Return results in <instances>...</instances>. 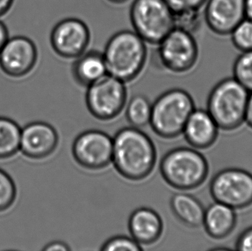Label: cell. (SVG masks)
<instances>
[{"mask_svg":"<svg viewBox=\"0 0 252 251\" xmlns=\"http://www.w3.org/2000/svg\"><path fill=\"white\" fill-rule=\"evenodd\" d=\"M157 162V150L151 139L139 128L120 130L113 139L112 163L126 179L142 181L151 175Z\"/></svg>","mask_w":252,"mask_h":251,"instance_id":"obj_1","label":"cell"},{"mask_svg":"<svg viewBox=\"0 0 252 251\" xmlns=\"http://www.w3.org/2000/svg\"><path fill=\"white\" fill-rule=\"evenodd\" d=\"M103 55L108 74L124 83L130 82L145 68L147 43L134 31L123 29L108 40Z\"/></svg>","mask_w":252,"mask_h":251,"instance_id":"obj_2","label":"cell"},{"mask_svg":"<svg viewBox=\"0 0 252 251\" xmlns=\"http://www.w3.org/2000/svg\"><path fill=\"white\" fill-rule=\"evenodd\" d=\"M250 92L235 78L219 81L207 99V112L219 129L232 131L245 122Z\"/></svg>","mask_w":252,"mask_h":251,"instance_id":"obj_3","label":"cell"},{"mask_svg":"<svg viewBox=\"0 0 252 251\" xmlns=\"http://www.w3.org/2000/svg\"><path fill=\"white\" fill-rule=\"evenodd\" d=\"M159 169L168 185L181 191H188L204 184L209 174V164L195 149L181 147L164 154Z\"/></svg>","mask_w":252,"mask_h":251,"instance_id":"obj_4","label":"cell"},{"mask_svg":"<svg viewBox=\"0 0 252 251\" xmlns=\"http://www.w3.org/2000/svg\"><path fill=\"white\" fill-rule=\"evenodd\" d=\"M193 99L182 88L164 91L152 105L150 125L157 135L171 139L179 137L192 112Z\"/></svg>","mask_w":252,"mask_h":251,"instance_id":"obj_5","label":"cell"},{"mask_svg":"<svg viewBox=\"0 0 252 251\" xmlns=\"http://www.w3.org/2000/svg\"><path fill=\"white\" fill-rule=\"evenodd\" d=\"M129 16L133 31L153 45L176 28L174 13L165 0H133Z\"/></svg>","mask_w":252,"mask_h":251,"instance_id":"obj_6","label":"cell"},{"mask_svg":"<svg viewBox=\"0 0 252 251\" xmlns=\"http://www.w3.org/2000/svg\"><path fill=\"white\" fill-rule=\"evenodd\" d=\"M157 45L160 63L169 72L187 73L198 62V44L192 32L186 29L176 27Z\"/></svg>","mask_w":252,"mask_h":251,"instance_id":"obj_7","label":"cell"},{"mask_svg":"<svg viewBox=\"0 0 252 251\" xmlns=\"http://www.w3.org/2000/svg\"><path fill=\"white\" fill-rule=\"evenodd\" d=\"M127 96L126 83L106 74L87 87L86 103L94 117L109 121L121 114Z\"/></svg>","mask_w":252,"mask_h":251,"instance_id":"obj_8","label":"cell"},{"mask_svg":"<svg viewBox=\"0 0 252 251\" xmlns=\"http://www.w3.org/2000/svg\"><path fill=\"white\" fill-rule=\"evenodd\" d=\"M215 201L235 210L252 206V174L240 168H226L215 175L210 184Z\"/></svg>","mask_w":252,"mask_h":251,"instance_id":"obj_9","label":"cell"},{"mask_svg":"<svg viewBox=\"0 0 252 251\" xmlns=\"http://www.w3.org/2000/svg\"><path fill=\"white\" fill-rule=\"evenodd\" d=\"M72 152L80 166L90 170H100L112 162L113 139L103 131L89 130L75 138Z\"/></svg>","mask_w":252,"mask_h":251,"instance_id":"obj_10","label":"cell"},{"mask_svg":"<svg viewBox=\"0 0 252 251\" xmlns=\"http://www.w3.org/2000/svg\"><path fill=\"white\" fill-rule=\"evenodd\" d=\"M38 61L36 44L25 35L9 37L0 50V69L6 76L13 79L29 75Z\"/></svg>","mask_w":252,"mask_h":251,"instance_id":"obj_11","label":"cell"},{"mask_svg":"<svg viewBox=\"0 0 252 251\" xmlns=\"http://www.w3.org/2000/svg\"><path fill=\"white\" fill-rule=\"evenodd\" d=\"M50 45L63 59H74L85 53L91 41L88 25L78 18L69 17L58 22L52 29Z\"/></svg>","mask_w":252,"mask_h":251,"instance_id":"obj_12","label":"cell"},{"mask_svg":"<svg viewBox=\"0 0 252 251\" xmlns=\"http://www.w3.org/2000/svg\"><path fill=\"white\" fill-rule=\"evenodd\" d=\"M204 17L213 33L220 36L229 35L246 19L245 0H207Z\"/></svg>","mask_w":252,"mask_h":251,"instance_id":"obj_13","label":"cell"},{"mask_svg":"<svg viewBox=\"0 0 252 251\" xmlns=\"http://www.w3.org/2000/svg\"><path fill=\"white\" fill-rule=\"evenodd\" d=\"M59 144V135L50 124L33 122L21 131L20 147L22 154L29 159L41 160L53 154Z\"/></svg>","mask_w":252,"mask_h":251,"instance_id":"obj_14","label":"cell"},{"mask_svg":"<svg viewBox=\"0 0 252 251\" xmlns=\"http://www.w3.org/2000/svg\"><path fill=\"white\" fill-rule=\"evenodd\" d=\"M219 127L207 111L195 109L185 125L182 134L192 147L204 150L217 140Z\"/></svg>","mask_w":252,"mask_h":251,"instance_id":"obj_15","label":"cell"},{"mask_svg":"<svg viewBox=\"0 0 252 251\" xmlns=\"http://www.w3.org/2000/svg\"><path fill=\"white\" fill-rule=\"evenodd\" d=\"M128 230L132 238L140 246H151L161 238L162 220L156 211L150 208H139L129 218Z\"/></svg>","mask_w":252,"mask_h":251,"instance_id":"obj_16","label":"cell"},{"mask_svg":"<svg viewBox=\"0 0 252 251\" xmlns=\"http://www.w3.org/2000/svg\"><path fill=\"white\" fill-rule=\"evenodd\" d=\"M236 225L235 210L229 206L216 202L205 209L202 226L211 238L216 240L226 238Z\"/></svg>","mask_w":252,"mask_h":251,"instance_id":"obj_17","label":"cell"},{"mask_svg":"<svg viewBox=\"0 0 252 251\" xmlns=\"http://www.w3.org/2000/svg\"><path fill=\"white\" fill-rule=\"evenodd\" d=\"M108 74L103 53L97 50L86 51L74 60L72 75L77 84L88 87Z\"/></svg>","mask_w":252,"mask_h":251,"instance_id":"obj_18","label":"cell"},{"mask_svg":"<svg viewBox=\"0 0 252 251\" xmlns=\"http://www.w3.org/2000/svg\"><path fill=\"white\" fill-rule=\"evenodd\" d=\"M170 205L174 216L185 226L191 228L202 226L205 209L195 196L176 193L170 198Z\"/></svg>","mask_w":252,"mask_h":251,"instance_id":"obj_19","label":"cell"},{"mask_svg":"<svg viewBox=\"0 0 252 251\" xmlns=\"http://www.w3.org/2000/svg\"><path fill=\"white\" fill-rule=\"evenodd\" d=\"M21 131L16 122L0 116V159H8L19 151Z\"/></svg>","mask_w":252,"mask_h":251,"instance_id":"obj_20","label":"cell"},{"mask_svg":"<svg viewBox=\"0 0 252 251\" xmlns=\"http://www.w3.org/2000/svg\"><path fill=\"white\" fill-rule=\"evenodd\" d=\"M152 105L142 94L133 96L126 109V117L129 123L135 128H142L150 123Z\"/></svg>","mask_w":252,"mask_h":251,"instance_id":"obj_21","label":"cell"},{"mask_svg":"<svg viewBox=\"0 0 252 251\" xmlns=\"http://www.w3.org/2000/svg\"><path fill=\"white\" fill-rule=\"evenodd\" d=\"M233 78L247 91L252 92V50L243 52L234 62Z\"/></svg>","mask_w":252,"mask_h":251,"instance_id":"obj_22","label":"cell"},{"mask_svg":"<svg viewBox=\"0 0 252 251\" xmlns=\"http://www.w3.org/2000/svg\"><path fill=\"white\" fill-rule=\"evenodd\" d=\"M231 41L237 50L243 52L252 50V22L244 19L230 33Z\"/></svg>","mask_w":252,"mask_h":251,"instance_id":"obj_23","label":"cell"},{"mask_svg":"<svg viewBox=\"0 0 252 251\" xmlns=\"http://www.w3.org/2000/svg\"><path fill=\"white\" fill-rule=\"evenodd\" d=\"M16 197V187L11 177L0 168V212L10 209Z\"/></svg>","mask_w":252,"mask_h":251,"instance_id":"obj_24","label":"cell"},{"mask_svg":"<svg viewBox=\"0 0 252 251\" xmlns=\"http://www.w3.org/2000/svg\"><path fill=\"white\" fill-rule=\"evenodd\" d=\"M140 245L132 237L117 236L106 242L100 248L102 251H140Z\"/></svg>","mask_w":252,"mask_h":251,"instance_id":"obj_25","label":"cell"},{"mask_svg":"<svg viewBox=\"0 0 252 251\" xmlns=\"http://www.w3.org/2000/svg\"><path fill=\"white\" fill-rule=\"evenodd\" d=\"M207 0H165L174 16L199 12Z\"/></svg>","mask_w":252,"mask_h":251,"instance_id":"obj_26","label":"cell"},{"mask_svg":"<svg viewBox=\"0 0 252 251\" xmlns=\"http://www.w3.org/2000/svg\"><path fill=\"white\" fill-rule=\"evenodd\" d=\"M235 249L241 251H252V227L241 233L237 240Z\"/></svg>","mask_w":252,"mask_h":251,"instance_id":"obj_27","label":"cell"},{"mask_svg":"<svg viewBox=\"0 0 252 251\" xmlns=\"http://www.w3.org/2000/svg\"><path fill=\"white\" fill-rule=\"evenodd\" d=\"M42 250L44 251H69L71 249L66 243L55 241L47 244L45 247L43 248Z\"/></svg>","mask_w":252,"mask_h":251,"instance_id":"obj_28","label":"cell"},{"mask_svg":"<svg viewBox=\"0 0 252 251\" xmlns=\"http://www.w3.org/2000/svg\"><path fill=\"white\" fill-rule=\"evenodd\" d=\"M14 1L15 0H0V19L11 10Z\"/></svg>","mask_w":252,"mask_h":251,"instance_id":"obj_29","label":"cell"},{"mask_svg":"<svg viewBox=\"0 0 252 251\" xmlns=\"http://www.w3.org/2000/svg\"><path fill=\"white\" fill-rule=\"evenodd\" d=\"M9 37L10 35H9L8 29H7L5 24L0 19V50Z\"/></svg>","mask_w":252,"mask_h":251,"instance_id":"obj_30","label":"cell"},{"mask_svg":"<svg viewBox=\"0 0 252 251\" xmlns=\"http://www.w3.org/2000/svg\"><path fill=\"white\" fill-rule=\"evenodd\" d=\"M245 122H247V125L252 129V92H250V97H249Z\"/></svg>","mask_w":252,"mask_h":251,"instance_id":"obj_31","label":"cell"},{"mask_svg":"<svg viewBox=\"0 0 252 251\" xmlns=\"http://www.w3.org/2000/svg\"><path fill=\"white\" fill-rule=\"evenodd\" d=\"M245 15L252 22V0H245Z\"/></svg>","mask_w":252,"mask_h":251,"instance_id":"obj_32","label":"cell"},{"mask_svg":"<svg viewBox=\"0 0 252 251\" xmlns=\"http://www.w3.org/2000/svg\"><path fill=\"white\" fill-rule=\"evenodd\" d=\"M109 2L115 4H122L124 3L127 2L129 0H107Z\"/></svg>","mask_w":252,"mask_h":251,"instance_id":"obj_33","label":"cell"}]
</instances>
